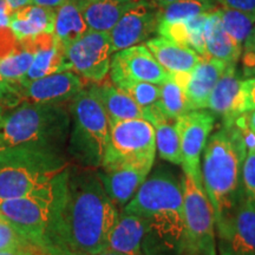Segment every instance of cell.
<instances>
[{
	"label": "cell",
	"instance_id": "1f68e13d",
	"mask_svg": "<svg viewBox=\"0 0 255 255\" xmlns=\"http://www.w3.org/2000/svg\"><path fill=\"white\" fill-rule=\"evenodd\" d=\"M218 13L223 30L242 49L255 25V14L222 7L218 9Z\"/></svg>",
	"mask_w": 255,
	"mask_h": 255
},
{
	"label": "cell",
	"instance_id": "7402d4cb",
	"mask_svg": "<svg viewBox=\"0 0 255 255\" xmlns=\"http://www.w3.org/2000/svg\"><path fill=\"white\" fill-rule=\"evenodd\" d=\"M88 88L101 102L110 124L126 120H145L144 110L126 92L115 87L110 79L108 81L105 78L100 83H92Z\"/></svg>",
	"mask_w": 255,
	"mask_h": 255
},
{
	"label": "cell",
	"instance_id": "ba28073f",
	"mask_svg": "<svg viewBox=\"0 0 255 255\" xmlns=\"http://www.w3.org/2000/svg\"><path fill=\"white\" fill-rule=\"evenodd\" d=\"M184 238L181 255H219L215 220L203 188L182 175Z\"/></svg>",
	"mask_w": 255,
	"mask_h": 255
},
{
	"label": "cell",
	"instance_id": "4316f807",
	"mask_svg": "<svg viewBox=\"0 0 255 255\" xmlns=\"http://www.w3.org/2000/svg\"><path fill=\"white\" fill-rule=\"evenodd\" d=\"M205 41L207 55L229 64H238L242 49L223 30L218 11L208 15L205 26Z\"/></svg>",
	"mask_w": 255,
	"mask_h": 255
},
{
	"label": "cell",
	"instance_id": "ab89813d",
	"mask_svg": "<svg viewBox=\"0 0 255 255\" xmlns=\"http://www.w3.org/2000/svg\"><path fill=\"white\" fill-rule=\"evenodd\" d=\"M12 13L13 12L8 7V5L6 4L5 0H0V28L8 27Z\"/></svg>",
	"mask_w": 255,
	"mask_h": 255
},
{
	"label": "cell",
	"instance_id": "603a6c76",
	"mask_svg": "<svg viewBox=\"0 0 255 255\" xmlns=\"http://www.w3.org/2000/svg\"><path fill=\"white\" fill-rule=\"evenodd\" d=\"M8 27L19 41L33 39L44 33H53L55 9L26 5L12 13Z\"/></svg>",
	"mask_w": 255,
	"mask_h": 255
},
{
	"label": "cell",
	"instance_id": "cb8c5ba5",
	"mask_svg": "<svg viewBox=\"0 0 255 255\" xmlns=\"http://www.w3.org/2000/svg\"><path fill=\"white\" fill-rule=\"evenodd\" d=\"M209 14L196 15L194 18L173 23H158L156 33L180 45L190 47L203 58H209L205 41V26Z\"/></svg>",
	"mask_w": 255,
	"mask_h": 255
},
{
	"label": "cell",
	"instance_id": "836d02e7",
	"mask_svg": "<svg viewBox=\"0 0 255 255\" xmlns=\"http://www.w3.org/2000/svg\"><path fill=\"white\" fill-rule=\"evenodd\" d=\"M242 190L245 200L255 208V146L248 149L242 165Z\"/></svg>",
	"mask_w": 255,
	"mask_h": 255
},
{
	"label": "cell",
	"instance_id": "8992f818",
	"mask_svg": "<svg viewBox=\"0 0 255 255\" xmlns=\"http://www.w3.org/2000/svg\"><path fill=\"white\" fill-rule=\"evenodd\" d=\"M71 164L65 154L18 150L0 154V201L47 189Z\"/></svg>",
	"mask_w": 255,
	"mask_h": 255
},
{
	"label": "cell",
	"instance_id": "ffe728a7",
	"mask_svg": "<svg viewBox=\"0 0 255 255\" xmlns=\"http://www.w3.org/2000/svg\"><path fill=\"white\" fill-rule=\"evenodd\" d=\"M145 233L144 219L135 213L120 209L119 218L109 233L107 250L124 255H142V244Z\"/></svg>",
	"mask_w": 255,
	"mask_h": 255
},
{
	"label": "cell",
	"instance_id": "f35d334b",
	"mask_svg": "<svg viewBox=\"0 0 255 255\" xmlns=\"http://www.w3.org/2000/svg\"><path fill=\"white\" fill-rule=\"evenodd\" d=\"M0 255H56V254L43 250V248L39 246H36V245L30 244L27 245V246L15 248V250L0 251Z\"/></svg>",
	"mask_w": 255,
	"mask_h": 255
},
{
	"label": "cell",
	"instance_id": "2e32d148",
	"mask_svg": "<svg viewBox=\"0 0 255 255\" xmlns=\"http://www.w3.org/2000/svg\"><path fill=\"white\" fill-rule=\"evenodd\" d=\"M228 64L215 58H203L190 72L170 75L183 88L189 110L206 109L207 101Z\"/></svg>",
	"mask_w": 255,
	"mask_h": 255
},
{
	"label": "cell",
	"instance_id": "f1b7e54d",
	"mask_svg": "<svg viewBox=\"0 0 255 255\" xmlns=\"http://www.w3.org/2000/svg\"><path fill=\"white\" fill-rule=\"evenodd\" d=\"M219 8L216 0H178L159 7V23L186 20L196 15L213 13Z\"/></svg>",
	"mask_w": 255,
	"mask_h": 255
},
{
	"label": "cell",
	"instance_id": "b9f144b4",
	"mask_svg": "<svg viewBox=\"0 0 255 255\" xmlns=\"http://www.w3.org/2000/svg\"><path fill=\"white\" fill-rule=\"evenodd\" d=\"M240 119L242 123L247 127V129L255 136V111L240 115Z\"/></svg>",
	"mask_w": 255,
	"mask_h": 255
},
{
	"label": "cell",
	"instance_id": "83f0119b",
	"mask_svg": "<svg viewBox=\"0 0 255 255\" xmlns=\"http://www.w3.org/2000/svg\"><path fill=\"white\" fill-rule=\"evenodd\" d=\"M175 121H169L165 117H159L151 124L155 130L156 152L159 157L171 164L181 165L182 155H181L180 136H178Z\"/></svg>",
	"mask_w": 255,
	"mask_h": 255
},
{
	"label": "cell",
	"instance_id": "d590c367",
	"mask_svg": "<svg viewBox=\"0 0 255 255\" xmlns=\"http://www.w3.org/2000/svg\"><path fill=\"white\" fill-rule=\"evenodd\" d=\"M242 115L255 111V77L245 78L241 83Z\"/></svg>",
	"mask_w": 255,
	"mask_h": 255
},
{
	"label": "cell",
	"instance_id": "8d00e7d4",
	"mask_svg": "<svg viewBox=\"0 0 255 255\" xmlns=\"http://www.w3.org/2000/svg\"><path fill=\"white\" fill-rule=\"evenodd\" d=\"M0 98L4 100L11 108H15L21 103L18 85L9 83L0 76Z\"/></svg>",
	"mask_w": 255,
	"mask_h": 255
},
{
	"label": "cell",
	"instance_id": "d6986e66",
	"mask_svg": "<svg viewBox=\"0 0 255 255\" xmlns=\"http://www.w3.org/2000/svg\"><path fill=\"white\" fill-rule=\"evenodd\" d=\"M31 44L34 50L33 62L24 77L17 83L18 85L27 84L52 73L70 71L64 57V47L56 39L55 34H40L31 39Z\"/></svg>",
	"mask_w": 255,
	"mask_h": 255
},
{
	"label": "cell",
	"instance_id": "5b68a950",
	"mask_svg": "<svg viewBox=\"0 0 255 255\" xmlns=\"http://www.w3.org/2000/svg\"><path fill=\"white\" fill-rule=\"evenodd\" d=\"M71 126L66 152L73 164L100 169L109 145L110 123L101 102L85 87L69 104Z\"/></svg>",
	"mask_w": 255,
	"mask_h": 255
},
{
	"label": "cell",
	"instance_id": "8fae6325",
	"mask_svg": "<svg viewBox=\"0 0 255 255\" xmlns=\"http://www.w3.org/2000/svg\"><path fill=\"white\" fill-rule=\"evenodd\" d=\"M216 117L209 110H191L175 121L180 136L181 155L184 176L189 177L196 187L203 188L201 176V157L208 137L214 130Z\"/></svg>",
	"mask_w": 255,
	"mask_h": 255
},
{
	"label": "cell",
	"instance_id": "e575fe53",
	"mask_svg": "<svg viewBox=\"0 0 255 255\" xmlns=\"http://www.w3.org/2000/svg\"><path fill=\"white\" fill-rule=\"evenodd\" d=\"M240 60L244 77H255V25L242 46Z\"/></svg>",
	"mask_w": 255,
	"mask_h": 255
},
{
	"label": "cell",
	"instance_id": "4fadbf2b",
	"mask_svg": "<svg viewBox=\"0 0 255 255\" xmlns=\"http://www.w3.org/2000/svg\"><path fill=\"white\" fill-rule=\"evenodd\" d=\"M110 82L136 81L162 84L170 75L159 65L144 44L117 51L111 56Z\"/></svg>",
	"mask_w": 255,
	"mask_h": 255
},
{
	"label": "cell",
	"instance_id": "7dc6e473",
	"mask_svg": "<svg viewBox=\"0 0 255 255\" xmlns=\"http://www.w3.org/2000/svg\"><path fill=\"white\" fill-rule=\"evenodd\" d=\"M2 219V215L1 214H0V220H1Z\"/></svg>",
	"mask_w": 255,
	"mask_h": 255
},
{
	"label": "cell",
	"instance_id": "74e56055",
	"mask_svg": "<svg viewBox=\"0 0 255 255\" xmlns=\"http://www.w3.org/2000/svg\"><path fill=\"white\" fill-rule=\"evenodd\" d=\"M216 2L222 8L238 9L255 14V0H216Z\"/></svg>",
	"mask_w": 255,
	"mask_h": 255
},
{
	"label": "cell",
	"instance_id": "7c38bea8",
	"mask_svg": "<svg viewBox=\"0 0 255 255\" xmlns=\"http://www.w3.org/2000/svg\"><path fill=\"white\" fill-rule=\"evenodd\" d=\"M159 7L152 0H138L109 32L113 52L141 45L157 32Z\"/></svg>",
	"mask_w": 255,
	"mask_h": 255
},
{
	"label": "cell",
	"instance_id": "30bf717a",
	"mask_svg": "<svg viewBox=\"0 0 255 255\" xmlns=\"http://www.w3.org/2000/svg\"><path fill=\"white\" fill-rule=\"evenodd\" d=\"M111 41L107 32L88 31L84 36L64 47V57L70 71L85 83H100L110 71Z\"/></svg>",
	"mask_w": 255,
	"mask_h": 255
},
{
	"label": "cell",
	"instance_id": "484cf974",
	"mask_svg": "<svg viewBox=\"0 0 255 255\" xmlns=\"http://www.w3.org/2000/svg\"><path fill=\"white\" fill-rule=\"evenodd\" d=\"M89 31L82 13L81 0H66L55 9L53 34L63 47L79 39Z\"/></svg>",
	"mask_w": 255,
	"mask_h": 255
},
{
	"label": "cell",
	"instance_id": "277c9868",
	"mask_svg": "<svg viewBox=\"0 0 255 255\" xmlns=\"http://www.w3.org/2000/svg\"><path fill=\"white\" fill-rule=\"evenodd\" d=\"M70 126L66 104L23 102L0 117V154L18 150L65 154Z\"/></svg>",
	"mask_w": 255,
	"mask_h": 255
},
{
	"label": "cell",
	"instance_id": "ac0fdd59",
	"mask_svg": "<svg viewBox=\"0 0 255 255\" xmlns=\"http://www.w3.org/2000/svg\"><path fill=\"white\" fill-rule=\"evenodd\" d=\"M238 64H229L210 92L206 109L209 110L221 122H233L241 111V83Z\"/></svg>",
	"mask_w": 255,
	"mask_h": 255
},
{
	"label": "cell",
	"instance_id": "44dd1931",
	"mask_svg": "<svg viewBox=\"0 0 255 255\" xmlns=\"http://www.w3.org/2000/svg\"><path fill=\"white\" fill-rule=\"evenodd\" d=\"M144 45L169 75L190 72L203 59L190 47L180 45L161 36L148 39Z\"/></svg>",
	"mask_w": 255,
	"mask_h": 255
},
{
	"label": "cell",
	"instance_id": "ee69618b",
	"mask_svg": "<svg viewBox=\"0 0 255 255\" xmlns=\"http://www.w3.org/2000/svg\"><path fill=\"white\" fill-rule=\"evenodd\" d=\"M66 255H124V254L119 253V252L110 251V250H103L101 252H97V253H92V254H66Z\"/></svg>",
	"mask_w": 255,
	"mask_h": 255
},
{
	"label": "cell",
	"instance_id": "4dcf8cb0",
	"mask_svg": "<svg viewBox=\"0 0 255 255\" xmlns=\"http://www.w3.org/2000/svg\"><path fill=\"white\" fill-rule=\"evenodd\" d=\"M156 105L169 121L177 120L190 111L183 88L171 76L159 84V98Z\"/></svg>",
	"mask_w": 255,
	"mask_h": 255
},
{
	"label": "cell",
	"instance_id": "52a82bcc",
	"mask_svg": "<svg viewBox=\"0 0 255 255\" xmlns=\"http://www.w3.org/2000/svg\"><path fill=\"white\" fill-rule=\"evenodd\" d=\"M53 210L55 182L47 189L31 195L0 201V214L18 234L36 246L58 255L51 242Z\"/></svg>",
	"mask_w": 255,
	"mask_h": 255
},
{
	"label": "cell",
	"instance_id": "3957f363",
	"mask_svg": "<svg viewBox=\"0 0 255 255\" xmlns=\"http://www.w3.org/2000/svg\"><path fill=\"white\" fill-rule=\"evenodd\" d=\"M246 155V142L235 121L221 122L203 149L201 176L214 213L216 237L226 231L245 197L242 165Z\"/></svg>",
	"mask_w": 255,
	"mask_h": 255
},
{
	"label": "cell",
	"instance_id": "d6a6232c",
	"mask_svg": "<svg viewBox=\"0 0 255 255\" xmlns=\"http://www.w3.org/2000/svg\"><path fill=\"white\" fill-rule=\"evenodd\" d=\"M114 85L131 97L143 110L148 109L158 102L159 85L157 84L136 81H120Z\"/></svg>",
	"mask_w": 255,
	"mask_h": 255
},
{
	"label": "cell",
	"instance_id": "f546056e",
	"mask_svg": "<svg viewBox=\"0 0 255 255\" xmlns=\"http://www.w3.org/2000/svg\"><path fill=\"white\" fill-rule=\"evenodd\" d=\"M34 58L31 39L21 40L13 52L0 58V76L9 83L17 84L30 69Z\"/></svg>",
	"mask_w": 255,
	"mask_h": 255
},
{
	"label": "cell",
	"instance_id": "9c48e42d",
	"mask_svg": "<svg viewBox=\"0 0 255 255\" xmlns=\"http://www.w3.org/2000/svg\"><path fill=\"white\" fill-rule=\"evenodd\" d=\"M155 157V130L150 122L136 119L110 124L109 145L103 165L130 162L152 167Z\"/></svg>",
	"mask_w": 255,
	"mask_h": 255
},
{
	"label": "cell",
	"instance_id": "681fc988",
	"mask_svg": "<svg viewBox=\"0 0 255 255\" xmlns=\"http://www.w3.org/2000/svg\"><path fill=\"white\" fill-rule=\"evenodd\" d=\"M59 255H60V254H59Z\"/></svg>",
	"mask_w": 255,
	"mask_h": 255
},
{
	"label": "cell",
	"instance_id": "5bb4252c",
	"mask_svg": "<svg viewBox=\"0 0 255 255\" xmlns=\"http://www.w3.org/2000/svg\"><path fill=\"white\" fill-rule=\"evenodd\" d=\"M151 169L146 164L115 162L97 169V175L110 200L122 209L135 196Z\"/></svg>",
	"mask_w": 255,
	"mask_h": 255
},
{
	"label": "cell",
	"instance_id": "e0dca14e",
	"mask_svg": "<svg viewBox=\"0 0 255 255\" xmlns=\"http://www.w3.org/2000/svg\"><path fill=\"white\" fill-rule=\"evenodd\" d=\"M216 239L219 255H255V208L245 197L228 227Z\"/></svg>",
	"mask_w": 255,
	"mask_h": 255
},
{
	"label": "cell",
	"instance_id": "f6af8a7d",
	"mask_svg": "<svg viewBox=\"0 0 255 255\" xmlns=\"http://www.w3.org/2000/svg\"><path fill=\"white\" fill-rule=\"evenodd\" d=\"M9 109H12V108L9 107V105L6 103L4 100H1V98H0V117H1L5 113H7Z\"/></svg>",
	"mask_w": 255,
	"mask_h": 255
},
{
	"label": "cell",
	"instance_id": "6da1fadb",
	"mask_svg": "<svg viewBox=\"0 0 255 255\" xmlns=\"http://www.w3.org/2000/svg\"><path fill=\"white\" fill-rule=\"evenodd\" d=\"M97 170L70 164L55 181L51 242L57 254H92L107 250L119 218Z\"/></svg>",
	"mask_w": 255,
	"mask_h": 255
},
{
	"label": "cell",
	"instance_id": "60d3db41",
	"mask_svg": "<svg viewBox=\"0 0 255 255\" xmlns=\"http://www.w3.org/2000/svg\"><path fill=\"white\" fill-rule=\"evenodd\" d=\"M66 0H31L32 5H38L43 6V7L50 8V9H56L59 7L60 5L64 4Z\"/></svg>",
	"mask_w": 255,
	"mask_h": 255
},
{
	"label": "cell",
	"instance_id": "bcb514c9",
	"mask_svg": "<svg viewBox=\"0 0 255 255\" xmlns=\"http://www.w3.org/2000/svg\"><path fill=\"white\" fill-rule=\"evenodd\" d=\"M152 1H154L155 4L158 6V7H162V6H165V5L170 4V2H174V1H178V0H152Z\"/></svg>",
	"mask_w": 255,
	"mask_h": 255
},
{
	"label": "cell",
	"instance_id": "7bdbcfd3",
	"mask_svg": "<svg viewBox=\"0 0 255 255\" xmlns=\"http://www.w3.org/2000/svg\"><path fill=\"white\" fill-rule=\"evenodd\" d=\"M5 1L8 5V7L12 9V12L31 4V0H5Z\"/></svg>",
	"mask_w": 255,
	"mask_h": 255
},
{
	"label": "cell",
	"instance_id": "c3c4849f",
	"mask_svg": "<svg viewBox=\"0 0 255 255\" xmlns=\"http://www.w3.org/2000/svg\"><path fill=\"white\" fill-rule=\"evenodd\" d=\"M83 1H89V0H83Z\"/></svg>",
	"mask_w": 255,
	"mask_h": 255
},
{
	"label": "cell",
	"instance_id": "7a4b0ae2",
	"mask_svg": "<svg viewBox=\"0 0 255 255\" xmlns=\"http://www.w3.org/2000/svg\"><path fill=\"white\" fill-rule=\"evenodd\" d=\"M146 222L142 255H181L184 238V200L182 177L170 169L158 167L128 205Z\"/></svg>",
	"mask_w": 255,
	"mask_h": 255
},
{
	"label": "cell",
	"instance_id": "9a60e30c",
	"mask_svg": "<svg viewBox=\"0 0 255 255\" xmlns=\"http://www.w3.org/2000/svg\"><path fill=\"white\" fill-rule=\"evenodd\" d=\"M18 85V84H17ZM87 87L84 79L73 71L52 73L45 77L18 85L21 103L66 104Z\"/></svg>",
	"mask_w": 255,
	"mask_h": 255
},
{
	"label": "cell",
	"instance_id": "d4e9b609",
	"mask_svg": "<svg viewBox=\"0 0 255 255\" xmlns=\"http://www.w3.org/2000/svg\"><path fill=\"white\" fill-rule=\"evenodd\" d=\"M138 0H81L82 13L89 31L109 32Z\"/></svg>",
	"mask_w": 255,
	"mask_h": 255
}]
</instances>
